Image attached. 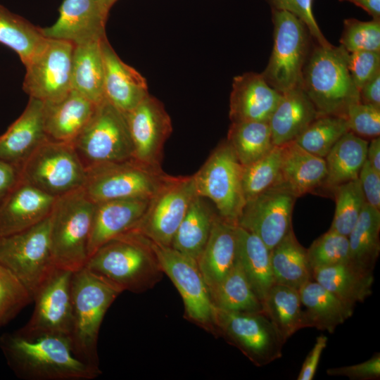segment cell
<instances>
[{
    "label": "cell",
    "mask_w": 380,
    "mask_h": 380,
    "mask_svg": "<svg viewBox=\"0 0 380 380\" xmlns=\"http://www.w3.org/2000/svg\"><path fill=\"white\" fill-rule=\"evenodd\" d=\"M101 41L75 45L72 61V89L96 104L105 99Z\"/></svg>",
    "instance_id": "1f68e13d"
},
{
    "label": "cell",
    "mask_w": 380,
    "mask_h": 380,
    "mask_svg": "<svg viewBox=\"0 0 380 380\" xmlns=\"http://www.w3.org/2000/svg\"><path fill=\"white\" fill-rule=\"evenodd\" d=\"M380 210L365 203L348 236L350 260L365 270L373 271L380 251Z\"/></svg>",
    "instance_id": "8d00e7d4"
},
{
    "label": "cell",
    "mask_w": 380,
    "mask_h": 380,
    "mask_svg": "<svg viewBox=\"0 0 380 380\" xmlns=\"http://www.w3.org/2000/svg\"><path fill=\"white\" fill-rule=\"evenodd\" d=\"M272 9L288 11L307 27L310 36L320 46L331 44L322 34L312 12V0H265Z\"/></svg>",
    "instance_id": "c3c4849f"
},
{
    "label": "cell",
    "mask_w": 380,
    "mask_h": 380,
    "mask_svg": "<svg viewBox=\"0 0 380 380\" xmlns=\"http://www.w3.org/2000/svg\"><path fill=\"white\" fill-rule=\"evenodd\" d=\"M330 376H343L351 379L372 380L380 377V354L375 353L370 359L353 365L329 368Z\"/></svg>",
    "instance_id": "f907efd6"
},
{
    "label": "cell",
    "mask_w": 380,
    "mask_h": 380,
    "mask_svg": "<svg viewBox=\"0 0 380 380\" xmlns=\"http://www.w3.org/2000/svg\"><path fill=\"white\" fill-rule=\"evenodd\" d=\"M1 326H2V324H1V322H0V327H1Z\"/></svg>",
    "instance_id": "94428289"
},
{
    "label": "cell",
    "mask_w": 380,
    "mask_h": 380,
    "mask_svg": "<svg viewBox=\"0 0 380 380\" xmlns=\"http://www.w3.org/2000/svg\"><path fill=\"white\" fill-rule=\"evenodd\" d=\"M354 4L364 9L374 20H380V0H350Z\"/></svg>",
    "instance_id": "6f0895ef"
},
{
    "label": "cell",
    "mask_w": 380,
    "mask_h": 380,
    "mask_svg": "<svg viewBox=\"0 0 380 380\" xmlns=\"http://www.w3.org/2000/svg\"><path fill=\"white\" fill-rule=\"evenodd\" d=\"M33 302L25 286L0 264V322L3 325Z\"/></svg>",
    "instance_id": "f6af8a7d"
},
{
    "label": "cell",
    "mask_w": 380,
    "mask_h": 380,
    "mask_svg": "<svg viewBox=\"0 0 380 380\" xmlns=\"http://www.w3.org/2000/svg\"><path fill=\"white\" fill-rule=\"evenodd\" d=\"M20 179V168L0 159V203Z\"/></svg>",
    "instance_id": "db71d44e"
},
{
    "label": "cell",
    "mask_w": 380,
    "mask_h": 380,
    "mask_svg": "<svg viewBox=\"0 0 380 380\" xmlns=\"http://www.w3.org/2000/svg\"><path fill=\"white\" fill-rule=\"evenodd\" d=\"M47 139L44 102L30 97L21 115L0 135V159L20 168Z\"/></svg>",
    "instance_id": "603a6c76"
},
{
    "label": "cell",
    "mask_w": 380,
    "mask_h": 380,
    "mask_svg": "<svg viewBox=\"0 0 380 380\" xmlns=\"http://www.w3.org/2000/svg\"><path fill=\"white\" fill-rule=\"evenodd\" d=\"M348 132L343 117L320 115L294 140L300 147L324 158L334 144Z\"/></svg>",
    "instance_id": "60d3db41"
},
{
    "label": "cell",
    "mask_w": 380,
    "mask_h": 380,
    "mask_svg": "<svg viewBox=\"0 0 380 380\" xmlns=\"http://www.w3.org/2000/svg\"><path fill=\"white\" fill-rule=\"evenodd\" d=\"M274 283L299 289L313 279L307 249L298 241L293 229L271 250Z\"/></svg>",
    "instance_id": "d590c367"
},
{
    "label": "cell",
    "mask_w": 380,
    "mask_h": 380,
    "mask_svg": "<svg viewBox=\"0 0 380 380\" xmlns=\"http://www.w3.org/2000/svg\"><path fill=\"white\" fill-rule=\"evenodd\" d=\"M348 68L359 90L380 72V52L360 51L348 53Z\"/></svg>",
    "instance_id": "681fc988"
},
{
    "label": "cell",
    "mask_w": 380,
    "mask_h": 380,
    "mask_svg": "<svg viewBox=\"0 0 380 380\" xmlns=\"http://www.w3.org/2000/svg\"><path fill=\"white\" fill-rule=\"evenodd\" d=\"M20 178L58 198L83 187L86 169L72 144L46 139L20 167Z\"/></svg>",
    "instance_id": "9c48e42d"
},
{
    "label": "cell",
    "mask_w": 380,
    "mask_h": 380,
    "mask_svg": "<svg viewBox=\"0 0 380 380\" xmlns=\"http://www.w3.org/2000/svg\"><path fill=\"white\" fill-rule=\"evenodd\" d=\"M49 229L50 215L26 230L0 237V264L25 286L32 298L56 269Z\"/></svg>",
    "instance_id": "ba28073f"
},
{
    "label": "cell",
    "mask_w": 380,
    "mask_h": 380,
    "mask_svg": "<svg viewBox=\"0 0 380 380\" xmlns=\"http://www.w3.org/2000/svg\"><path fill=\"white\" fill-rule=\"evenodd\" d=\"M55 200L20 178L0 203V237L26 230L47 218Z\"/></svg>",
    "instance_id": "ffe728a7"
},
{
    "label": "cell",
    "mask_w": 380,
    "mask_h": 380,
    "mask_svg": "<svg viewBox=\"0 0 380 380\" xmlns=\"http://www.w3.org/2000/svg\"><path fill=\"white\" fill-rule=\"evenodd\" d=\"M94 208L83 187L56 198L49 237L56 268L73 272L85 266Z\"/></svg>",
    "instance_id": "277c9868"
},
{
    "label": "cell",
    "mask_w": 380,
    "mask_h": 380,
    "mask_svg": "<svg viewBox=\"0 0 380 380\" xmlns=\"http://www.w3.org/2000/svg\"><path fill=\"white\" fill-rule=\"evenodd\" d=\"M236 259L255 295L262 303L274 284L271 251L254 234L237 225Z\"/></svg>",
    "instance_id": "4dcf8cb0"
},
{
    "label": "cell",
    "mask_w": 380,
    "mask_h": 380,
    "mask_svg": "<svg viewBox=\"0 0 380 380\" xmlns=\"http://www.w3.org/2000/svg\"><path fill=\"white\" fill-rule=\"evenodd\" d=\"M281 94L271 87L261 73L245 72L234 77L229 98L232 122H269Z\"/></svg>",
    "instance_id": "44dd1931"
},
{
    "label": "cell",
    "mask_w": 380,
    "mask_h": 380,
    "mask_svg": "<svg viewBox=\"0 0 380 380\" xmlns=\"http://www.w3.org/2000/svg\"><path fill=\"white\" fill-rule=\"evenodd\" d=\"M215 332L238 348L255 365L280 358L285 343L262 312L214 310Z\"/></svg>",
    "instance_id": "7c38bea8"
},
{
    "label": "cell",
    "mask_w": 380,
    "mask_h": 380,
    "mask_svg": "<svg viewBox=\"0 0 380 380\" xmlns=\"http://www.w3.org/2000/svg\"><path fill=\"white\" fill-rule=\"evenodd\" d=\"M366 203L380 210V172L367 160L358 175Z\"/></svg>",
    "instance_id": "816d5d0a"
},
{
    "label": "cell",
    "mask_w": 380,
    "mask_h": 380,
    "mask_svg": "<svg viewBox=\"0 0 380 380\" xmlns=\"http://www.w3.org/2000/svg\"><path fill=\"white\" fill-rule=\"evenodd\" d=\"M312 270L350 261V247L347 236L331 229L315 240L307 249Z\"/></svg>",
    "instance_id": "ee69618b"
},
{
    "label": "cell",
    "mask_w": 380,
    "mask_h": 380,
    "mask_svg": "<svg viewBox=\"0 0 380 380\" xmlns=\"http://www.w3.org/2000/svg\"><path fill=\"white\" fill-rule=\"evenodd\" d=\"M274 43L269 62L261 73L280 94L302 87L303 72L310 53V32L292 13L272 9Z\"/></svg>",
    "instance_id": "8992f818"
},
{
    "label": "cell",
    "mask_w": 380,
    "mask_h": 380,
    "mask_svg": "<svg viewBox=\"0 0 380 380\" xmlns=\"http://www.w3.org/2000/svg\"><path fill=\"white\" fill-rule=\"evenodd\" d=\"M104 65V96L123 113L149 95L146 80L118 56L106 37L101 41Z\"/></svg>",
    "instance_id": "7402d4cb"
},
{
    "label": "cell",
    "mask_w": 380,
    "mask_h": 380,
    "mask_svg": "<svg viewBox=\"0 0 380 380\" xmlns=\"http://www.w3.org/2000/svg\"><path fill=\"white\" fill-rule=\"evenodd\" d=\"M75 44L46 38L40 48L24 65L23 89L30 97L53 102L71 90L72 53Z\"/></svg>",
    "instance_id": "9a60e30c"
},
{
    "label": "cell",
    "mask_w": 380,
    "mask_h": 380,
    "mask_svg": "<svg viewBox=\"0 0 380 380\" xmlns=\"http://www.w3.org/2000/svg\"><path fill=\"white\" fill-rule=\"evenodd\" d=\"M72 272L56 268L33 298L34 310L16 334L28 339L57 335L70 339L73 329Z\"/></svg>",
    "instance_id": "2e32d148"
},
{
    "label": "cell",
    "mask_w": 380,
    "mask_h": 380,
    "mask_svg": "<svg viewBox=\"0 0 380 380\" xmlns=\"http://www.w3.org/2000/svg\"><path fill=\"white\" fill-rule=\"evenodd\" d=\"M346 119L353 134L362 138L379 137L380 108L359 102L348 108Z\"/></svg>",
    "instance_id": "7dc6e473"
},
{
    "label": "cell",
    "mask_w": 380,
    "mask_h": 380,
    "mask_svg": "<svg viewBox=\"0 0 380 380\" xmlns=\"http://www.w3.org/2000/svg\"><path fill=\"white\" fill-rule=\"evenodd\" d=\"M237 225L216 215L208 241L197 260L209 293L236 262Z\"/></svg>",
    "instance_id": "d4e9b609"
},
{
    "label": "cell",
    "mask_w": 380,
    "mask_h": 380,
    "mask_svg": "<svg viewBox=\"0 0 380 380\" xmlns=\"http://www.w3.org/2000/svg\"><path fill=\"white\" fill-rule=\"evenodd\" d=\"M340 45L348 53L360 51L380 52V20L345 19Z\"/></svg>",
    "instance_id": "bcb514c9"
},
{
    "label": "cell",
    "mask_w": 380,
    "mask_h": 380,
    "mask_svg": "<svg viewBox=\"0 0 380 380\" xmlns=\"http://www.w3.org/2000/svg\"><path fill=\"white\" fill-rule=\"evenodd\" d=\"M281 147L274 146L264 156L243 166L242 186L246 202L279 182Z\"/></svg>",
    "instance_id": "b9f144b4"
},
{
    "label": "cell",
    "mask_w": 380,
    "mask_h": 380,
    "mask_svg": "<svg viewBox=\"0 0 380 380\" xmlns=\"http://www.w3.org/2000/svg\"><path fill=\"white\" fill-rule=\"evenodd\" d=\"M281 94L268 122L272 143L279 146L294 141L320 116L302 87Z\"/></svg>",
    "instance_id": "83f0119b"
},
{
    "label": "cell",
    "mask_w": 380,
    "mask_h": 380,
    "mask_svg": "<svg viewBox=\"0 0 380 380\" xmlns=\"http://www.w3.org/2000/svg\"><path fill=\"white\" fill-rule=\"evenodd\" d=\"M196 196L193 175H167L151 198L144 214L129 232L141 234L155 243L171 246L174 235Z\"/></svg>",
    "instance_id": "4fadbf2b"
},
{
    "label": "cell",
    "mask_w": 380,
    "mask_h": 380,
    "mask_svg": "<svg viewBox=\"0 0 380 380\" xmlns=\"http://www.w3.org/2000/svg\"><path fill=\"white\" fill-rule=\"evenodd\" d=\"M340 1H350V0H338Z\"/></svg>",
    "instance_id": "91938a15"
},
{
    "label": "cell",
    "mask_w": 380,
    "mask_h": 380,
    "mask_svg": "<svg viewBox=\"0 0 380 380\" xmlns=\"http://www.w3.org/2000/svg\"><path fill=\"white\" fill-rule=\"evenodd\" d=\"M56 21L42 27L46 38L68 41L75 45L101 40L106 35L108 14L99 0H63Z\"/></svg>",
    "instance_id": "d6986e66"
},
{
    "label": "cell",
    "mask_w": 380,
    "mask_h": 380,
    "mask_svg": "<svg viewBox=\"0 0 380 380\" xmlns=\"http://www.w3.org/2000/svg\"><path fill=\"white\" fill-rule=\"evenodd\" d=\"M166 176L163 170L131 158L87 168L83 189L95 203L122 198H151Z\"/></svg>",
    "instance_id": "8fae6325"
},
{
    "label": "cell",
    "mask_w": 380,
    "mask_h": 380,
    "mask_svg": "<svg viewBox=\"0 0 380 380\" xmlns=\"http://www.w3.org/2000/svg\"><path fill=\"white\" fill-rule=\"evenodd\" d=\"M150 199L122 198L95 203L89 257L106 242L131 230L144 214Z\"/></svg>",
    "instance_id": "cb8c5ba5"
},
{
    "label": "cell",
    "mask_w": 380,
    "mask_h": 380,
    "mask_svg": "<svg viewBox=\"0 0 380 380\" xmlns=\"http://www.w3.org/2000/svg\"><path fill=\"white\" fill-rule=\"evenodd\" d=\"M72 145L85 169L133 158V144L125 113L106 99L96 110Z\"/></svg>",
    "instance_id": "52a82bcc"
},
{
    "label": "cell",
    "mask_w": 380,
    "mask_h": 380,
    "mask_svg": "<svg viewBox=\"0 0 380 380\" xmlns=\"http://www.w3.org/2000/svg\"><path fill=\"white\" fill-rule=\"evenodd\" d=\"M1 346L15 373L27 380H91L98 377L99 367L79 359L71 340L45 335L34 339L16 333L1 338Z\"/></svg>",
    "instance_id": "6da1fadb"
},
{
    "label": "cell",
    "mask_w": 380,
    "mask_h": 380,
    "mask_svg": "<svg viewBox=\"0 0 380 380\" xmlns=\"http://www.w3.org/2000/svg\"><path fill=\"white\" fill-rule=\"evenodd\" d=\"M214 306L233 312H262V305L237 261L222 281L210 291Z\"/></svg>",
    "instance_id": "74e56055"
},
{
    "label": "cell",
    "mask_w": 380,
    "mask_h": 380,
    "mask_svg": "<svg viewBox=\"0 0 380 380\" xmlns=\"http://www.w3.org/2000/svg\"><path fill=\"white\" fill-rule=\"evenodd\" d=\"M367 160L378 172H380V138H373L368 144Z\"/></svg>",
    "instance_id": "9f6ffc18"
},
{
    "label": "cell",
    "mask_w": 380,
    "mask_h": 380,
    "mask_svg": "<svg viewBox=\"0 0 380 380\" xmlns=\"http://www.w3.org/2000/svg\"><path fill=\"white\" fill-rule=\"evenodd\" d=\"M118 0H99L102 8L106 13H109V11L113 4L117 1Z\"/></svg>",
    "instance_id": "680465c9"
},
{
    "label": "cell",
    "mask_w": 380,
    "mask_h": 380,
    "mask_svg": "<svg viewBox=\"0 0 380 380\" xmlns=\"http://www.w3.org/2000/svg\"><path fill=\"white\" fill-rule=\"evenodd\" d=\"M125 114L133 144V158L148 167L163 170V148L172 131L163 104L149 94Z\"/></svg>",
    "instance_id": "ac0fdd59"
},
{
    "label": "cell",
    "mask_w": 380,
    "mask_h": 380,
    "mask_svg": "<svg viewBox=\"0 0 380 380\" xmlns=\"http://www.w3.org/2000/svg\"><path fill=\"white\" fill-rule=\"evenodd\" d=\"M73 329L71 342L75 355L99 367L97 341L103 319L121 293L84 267L72 273Z\"/></svg>",
    "instance_id": "5b68a950"
},
{
    "label": "cell",
    "mask_w": 380,
    "mask_h": 380,
    "mask_svg": "<svg viewBox=\"0 0 380 380\" xmlns=\"http://www.w3.org/2000/svg\"><path fill=\"white\" fill-rule=\"evenodd\" d=\"M120 293H142L162 278V269L139 234L127 232L102 245L84 266Z\"/></svg>",
    "instance_id": "7a4b0ae2"
},
{
    "label": "cell",
    "mask_w": 380,
    "mask_h": 380,
    "mask_svg": "<svg viewBox=\"0 0 380 380\" xmlns=\"http://www.w3.org/2000/svg\"><path fill=\"white\" fill-rule=\"evenodd\" d=\"M336 208L329 229L348 236L365 204L359 179L352 180L334 189Z\"/></svg>",
    "instance_id": "7bdbcfd3"
},
{
    "label": "cell",
    "mask_w": 380,
    "mask_h": 380,
    "mask_svg": "<svg viewBox=\"0 0 380 380\" xmlns=\"http://www.w3.org/2000/svg\"><path fill=\"white\" fill-rule=\"evenodd\" d=\"M242 173L243 165L226 140L193 175L197 195L210 200L222 218L236 225L246 203Z\"/></svg>",
    "instance_id": "30bf717a"
},
{
    "label": "cell",
    "mask_w": 380,
    "mask_h": 380,
    "mask_svg": "<svg viewBox=\"0 0 380 380\" xmlns=\"http://www.w3.org/2000/svg\"><path fill=\"white\" fill-rule=\"evenodd\" d=\"M360 102L380 108V72L360 89Z\"/></svg>",
    "instance_id": "11a10c76"
},
{
    "label": "cell",
    "mask_w": 380,
    "mask_h": 380,
    "mask_svg": "<svg viewBox=\"0 0 380 380\" xmlns=\"http://www.w3.org/2000/svg\"><path fill=\"white\" fill-rule=\"evenodd\" d=\"M348 52L341 46L316 43L303 72L302 88L319 115L343 117L360 102L348 68Z\"/></svg>",
    "instance_id": "3957f363"
},
{
    "label": "cell",
    "mask_w": 380,
    "mask_h": 380,
    "mask_svg": "<svg viewBox=\"0 0 380 380\" xmlns=\"http://www.w3.org/2000/svg\"><path fill=\"white\" fill-rule=\"evenodd\" d=\"M281 147L279 182L296 198L322 186L327 175L325 160L307 151L295 141Z\"/></svg>",
    "instance_id": "4316f807"
},
{
    "label": "cell",
    "mask_w": 380,
    "mask_h": 380,
    "mask_svg": "<svg viewBox=\"0 0 380 380\" xmlns=\"http://www.w3.org/2000/svg\"><path fill=\"white\" fill-rule=\"evenodd\" d=\"M96 106L73 89L58 101L44 102L48 139L72 144L91 118Z\"/></svg>",
    "instance_id": "484cf974"
},
{
    "label": "cell",
    "mask_w": 380,
    "mask_h": 380,
    "mask_svg": "<svg viewBox=\"0 0 380 380\" xmlns=\"http://www.w3.org/2000/svg\"><path fill=\"white\" fill-rule=\"evenodd\" d=\"M45 39L42 27L0 4V43L14 51L24 65Z\"/></svg>",
    "instance_id": "f35d334b"
},
{
    "label": "cell",
    "mask_w": 380,
    "mask_h": 380,
    "mask_svg": "<svg viewBox=\"0 0 380 380\" xmlns=\"http://www.w3.org/2000/svg\"><path fill=\"white\" fill-rule=\"evenodd\" d=\"M307 327L333 333L353 312L351 308L314 279L298 289Z\"/></svg>",
    "instance_id": "f546056e"
},
{
    "label": "cell",
    "mask_w": 380,
    "mask_h": 380,
    "mask_svg": "<svg viewBox=\"0 0 380 380\" xmlns=\"http://www.w3.org/2000/svg\"><path fill=\"white\" fill-rule=\"evenodd\" d=\"M141 236L155 255L163 272L167 275L180 293L186 317L215 332V306L197 262L171 246Z\"/></svg>",
    "instance_id": "5bb4252c"
},
{
    "label": "cell",
    "mask_w": 380,
    "mask_h": 380,
    "mask_svg": "<svg viewBox=\"0 0 380 380\" xmlns=\"http://www.w3.org/2000/svg\"><path fill=\"white\" fill-rule=\"evenodd\" d=\"M296 199L285 187L276 184L246 202L237 225L258 236L271 251L293 229Z\"/></svg>",
    "instance_id": "e0dca14e"
},
{
    "label": "cell",
    "mask_w": 380,
    "mask_h": 380,
    "mask_svg": "<svg viewBox=\"0 0 380 380\" xmlns=\"http://www.w3.org/2000/svg\"><path fill=\"white\" fill-rule=\"evenodd\" d=\"M312 279L353 308L372 293L373 271L360 267L350 260L314 270Z\"/></svg>",
    "instance_id": "f1b7e54d"
},
{
    "label": "cell",
    "mask_w": 380,
    "mask_h": 380,
    "mask_svg": "<svg viewBox=\"0 0 380 380\" xmlns=\"http://www.w3.org/2000/svg\"><path fill=\"white\" fill-rule=\"evenodd\" d=\"M217 214L205 198L196 196L174 235L171 247L197 262Z\"/></svg>",
    "instance_id": "836d02e7"
},
{
    "label": "cell",
    "mask_w": 380,
    "mask_h": 380,
    "mask_svg": "<svg viewBox=\"0 0 380 380\" xmlns=\"http://www.w3.org/2000/svg\"><path fill=\"white\" fill-rule=\"evenodd\" d=\"M227 141L243 166L262 158L274 146L268 122H232Z\"/></svg>",
    "instance_id": "ab89813d"
},
{
    "label": "cell",
    "mask_w": 380,
    "mask_h": 380,
    "mask_svg": "<svg viewBox=\"0 0 380 380\" xmlns=\"http://www.w3.org/2000/svg\"><path fill=\"white\" fill-rule=\"evenodd\" d=\"M327 341L324 335H320L316 338L314 346L303 362L298 380H312L314 378L321 355L327 346Z\"/></svg>",
    "instance_id": "f5cc1de1"
},
{
    "label": "cell",
    "mask_w": 380,
    "mask_h": 380,
    "mask_svg": "<svg viewBox=\"0 0 380 380\" xmlns=\"http://www.w3.org/2000/svg\"><path fill=\"white\" fill-rule=\"evenodd\" d=\"M262 312L284 343L300 329L307 327L298 289L274 283L262 303Z\"/></svg>",
    "instance_id": "e575fe53"
},
{
    "label": "cell",
    "mask_w": 380,
    "mask_h": 380,
    "mask_svg": "<svg viewBox=\"0 0 380 380\" xmlns=\"http://www.w3.org/2000/svg\"><path fill=\"white\" fill-rule=\"evenodd\" d=\"M368 141L351 132L346 133L324 158L327 175L323 184L334 189L346 182L358 179L367 159Z\"/></svg>",
    "instance_id": "d6a6232c"
}]
</instances>
